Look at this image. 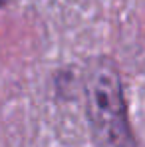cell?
Wrapping results in <instances>:
<instances>
[{"label":"cell","mask_w":145,"mask_h":147,"mask_svg":"<svg viewBox=\"0 0 145 147\" xmlns=\"http://www.w3.org/2000/svg\"><path fill=\"white\" fill-rule=\"evenodd\" d=\"M8 2H10V0H0V8H2L4 4H8Z\"/></svg>","instance_id":"obj_2"},{"label":"cell","mask_w":145,"mask_h":147,"mask_svg":"<svg viewBox=\"0 0 145 147\" xmlns=\"http://www.w3.org/2000/svg\"><path fill=\"white\" fill-rule=\"evenodd\" d=\"M86 101L97 145L135 147L115 64L109 60H97L90 68L86 78Z\"/></svg>","instance_id":"obj_1"}]
</instances>
